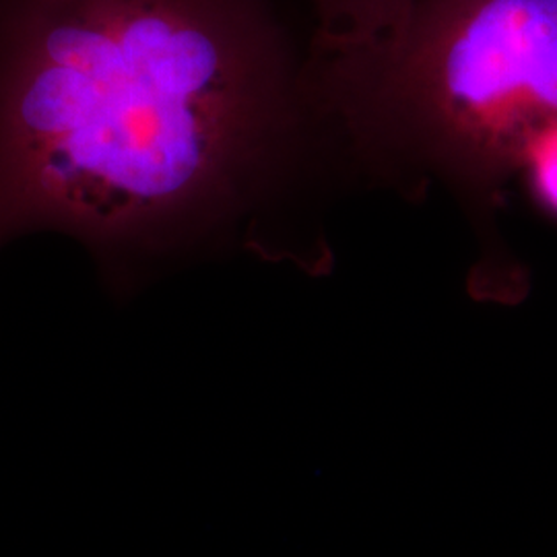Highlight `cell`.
I'll return each mask as SVG.
<instances>
[{
	"label": "cell",
	"mask_w": 557,
	"mask_h": 557,
	"mask_svg": "<svg viewBox=\"0 0 557 557\" xmlns=\"http://www.w3.org/2000/svg\"><path fill=\"white\" fill-rule=\"evenodd\" d=\"M277 0H0V248L77 239L124 301L176 262L296 260L320 140Z\"/></svg>",
	"instance_id": "obj_1"
},
{
	"label": "cell",
	"mask_w": 557,
	"mask_h": 557,
	"mask_svg": "<svg viewBox=\"0 0 557 557\" xmlns=\"http://www.w3.org/2000/svg\"><path fill=\"white\" fill-rule=\"evenodd\" d=\"M304 75L363 172L405 197L442 180L490 227L529 145L557 122V0H416L384 36L310 44Z\"/></svg>",
	"instance_id": "obj_2"
},
{
	"label": "cell",
	"mask_w": 557,
	"mask_h": 557,
	"mask_svg": "<svg viewBox=\"0 0 557 557\" xmlns=\"http://www.w3.org/2000/svg\"><path fill=\"white\" fill-rule=\"evenodd\" d=\"M317 32L310 44L335 46L372 40L395 29L416 0H310Z\"/></svg>",
	"instance_id": "obj_3"
},
{
	"label": "cell",
	"mask_w": 557,
	"mask_h": 557,
	"mask_svg": "<svg viewBox=\"0 0 557 557\" xmlns=\"http://www.w3.org/2000/svg\"><path fill=\"white\" fill-rule=\"evenodd\" d=\"M520 170L539 205L557 215V122L543 128L529 145Z\"/></svg>",
	"instance_id": "obj_4"
}]
</instances>
